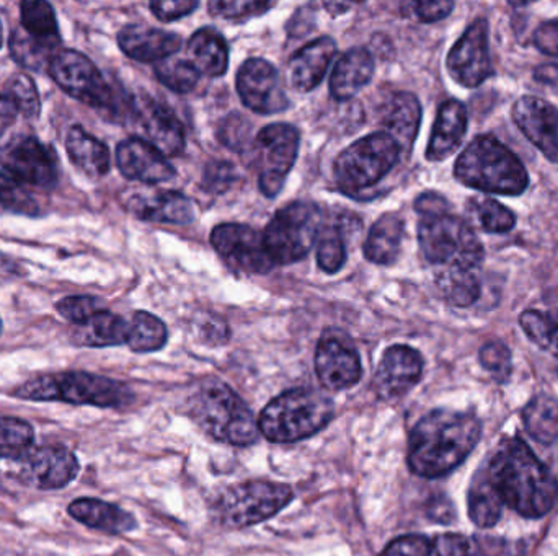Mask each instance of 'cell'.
<instances>
[{
    "label": "cell",
    "mask_w": 558,
    "mask_h": 556,
    "mask_svg": "<svg viewBox=\"0 0 558 556\" xmlns=\"http://www.w3.org/2000/svg\"><path fill=\"white\" fill-rule=\"evenodd\" d=\"M422 375L423 358L416 349L390 346L377 366L373 388L380 400H399L418 384Z\"/></svg>",
    "instance_id": "19"
},
{
    "label": "cell",
    "mask_w": 558,
    "mask_h": 556,
    "mask_svg": "<svg viewBox=\"0 0 558 556\" xmlns=\"http://www.w3.org/2000/svg\"><path fill=\"white\" fill-rule=\"evenodd\" d=\"M126 208L143 221L162 224H190L195 219V206L179 191L133 193Z\"/></svg>",
    "instance_id": "23"
},
{
    "label": "cell",
    "mask_w": 558,
    "mask_h": 556,
    "mask_svg": "<svg viewBox=\"0 0 558 556\" xmlns=\"http://www.w3.org/2000/svg\"><path fill=\"white\" fill-rule=\"evenodd\" d=\"M416 212L420 215L433 214V212L446 211L451 209L445 196L436 195V193H425L415 201Z\"/></svg>",
    "instance_id": "57"
},
{
    "label": "cell",
    "mask_w": 558,
    "mask_h": 556,
    "mask_svg": "<svg viewBox=\"0 0 558 556\" xmlns=\"http://www.w3.org/2000/svg\"><path fill=\"white\" fill-rule=\"evenodd\" d=\"M299 131L291 124L275 123L264 127L255 139V165L260 191L275 198L298 159Z\"/></svg>",
    "instance_id": "12"
},
{
    "label": "cell",
    "mask_w": 558,
    "mask_h": 556,
    "mask_svg": "<svg viewBox=\"0 0 558 556\" xmlns=\"http://www.w3.org/2000/svg\"><path fill=\"white\" fill-rule=\"evenodd\" d=\"M69 159L90 178H100L110 170V150L84 127L72 126L65 137Z\"/></svg>",
    "instance_id": "32"
},
{
    "label": "cell",
    "mask_w": 558,
    "mask_h": 556,
    "mask_svg": "<svg viewBox=\"0 0 558 556\" xmlns=\"http://www.w3.org/2000/svg\"><path fill=\"white\" fill-rule=\"evenodd\" d=\"M402 150L389 134L374 133L356 140L335 160L333 178L350 196L377 185L399 163Z\"/></svg>",
    "instance_id": "8"
},
{
    "label": "cell",
    "mask_w": 558,
    "mask_h": 556,
    "mask_svg": "<svg viewBox=\"0 0 558 556\" xmlns=\"http://www.w3.org/2000/svg\"><path fill=\"white\" fill-rule=\"evenodd\" d=\"M16 460L22 482L38 490L64 489L81 472L77 457L61 446L38 447Z\"/></svg>",
    "instance_id": "17"
},
{
    "label": "cell",
    "mask_w": 558,
    "mask_h": 556,
    "mask_svg": "<svg viewBox=\"0 0 558 556\" xmlns=\"http://www.w3.org/2000/svg\"><path fill=\"white\" fill-rule=\"evenodd\" d=\"M275 2H251V0H215L208 9L213 16L225 20H247L252 16L264 15L274 9Z\"/></svg>",
    "instance_id": "47"
},
{
    "label": "cell",
    "mask_w": 558,
    "mask_h": 556,
    "mask_svg": "<svg viewBox=\"0 0 558 556\" xmlns=\"http://www.w3.org/2000/svg\"><path fill=\"white\" fill-rule=\"evenodd\" d=\"M35 431L20 418H0V459H20L28 453Z\"/></svg>",
    "instance_id": "42"
},
{
    "label": "cell",
    "mask_w": 558,
    "mask_h": 556,
    "mask_svg": "<svg viewBox=\"0 0 558 556\" xmlns=\"http://www.w3.org/2000/svg\"><path fill=\"white\" fill-rule=\"evenodd\" d=\"M351 5H348V3H325V9L328 10V12H333L335 9H340V13L347 12L348 9H350Z\"/></svg>",
    "instance_id": "60"
},
{
    "label": "cell",
    "mask_w": 558,
    "mask_h": 556,
    "mask_svg": "<svg viewBox=\"0 0 558 556\" xmlns=\"http://www.w3.org/2000/svg\"><path fill=\"white\" fill-rule=\"evenodd\" d=\"M20 20H22L20 28L33 38L52 46H58L61 42L58 18H56L54 9L48 2H43V0L23 2L20 5Z\"/></svg>",
    "instance_id": "38"
},
{
    "label": "cell",
    "mask_w": 558,
    "mask_h": 556,
    "mask_svg": "<svg viewBox=\"0 0 558 556\" xmlns=\"http://www.w3.org/2000/svg\"><path fill=\"white\" fill-rule=\"evenodd\" d=\"M156 75L167 88L177 94H190L199 82V72L192 62L183 59H166L156 65Z\"/></svg>",
    "instance_id": "43"
},
{
    "label": "cell",
    "mask_w": 558,
    "mask_h": 556,
    "mask_svg": "<svg viewBox=\"0 0 558 556\" xmlns=\"http://www.w3.org/2000/svg\"><path fill=\"white\" fill-rule=\"evenodd\" d=\"M433 555L435 556H468L469 542L462 535L446 534L438 538L436 544H433ZM432 555V556H433Z\"/></svg>",
    "instance_id": "56"
},
{
    "label": "cell",
    "mask_w": 558,
    "mask_h": 556,
    "mask_svg": "<svg viewBox=\"0 0 558 556\" xmlns=\"http://www.w3.org/2000/svg\"><path fill=\"white\" fill-rule=\"evenodd\" d=\"M0 165L23 185L51 188L58 183V160L51 147L33 136H16L0 149Z\"/></svg>",
    "instance_id": "14"
},
{
    "label": "cell",
    "mask_w": 558,
    "mask_h": 556,
    "mask_svg": "<svg viewBox=\"0 0 558 556\" xmlns=\"http://www.w3.org/2000/svg\"><path fill=\"white\" fill-rule=\"evenodd\" d=\"M251 137V123L242 114H231L219 126V139L232 150H244Z\"/></svg>",
    "instance_id": "50"
},
{
    "label": "cell",
    "mask_w": 558,
    "mask_h": 556,
    "mask_svg": "<svg viewBox=\"0 0 558 556\" xmlns=\"http://www.w3.org/2000/svg\"><path fill=\"white\" fill-rule=\"evenodd\" d=\"M468 110L459 100H448L439 107L429 137L426 159L441 162L456 152L468 133Z\"/></svg>",
    "instance_id": "26"
},
{
    "label": "cell",
    "mask_w": 558,
    "mask_h": 556,
    "mask_svg": "<svg viewBox=\"0 0 558 556\" xmlns=\"http://www.w3.org/2000/svg\"><path fill=\"white\" fill-rule=\"evenodd\" d=\"M234 182V166L226 162H213L206 170V188L209 191H225Z\"/></svg>",
    "instance_id": "54"
},
{
    "label": "cell",
    "mask_w": 558,
    "mask_h": 556,
    "mask_svg": "<svg viewBox=\"0 0 558 556\" xmlns=\"http://www.w3.org/2000/svg\"><path fill=\"white\" fill-rule=\"evenodd\" d=\"M49 75L52 81L75 100L82 101L92 108L117 107L113 90L98 71L97 65L74 49H62L56 52L49 62Z\"/></svg>",
    "instance_id": "11"
},
{
    "label": "cell",
    "mask_w": 558,
    "mask_h": 556,
    "mask_svg": "<svg viewBox=\"0 0 558 556\" xmlns=\"http://www.w3.org/2000/svg\"><path fill=\"white\" fill-rule=\"evenodd\" d=\"M422 123V104L418 98L409 91H397L384 104V133L393 137L402 153L412 150L413 143L418 136Z\"/></svg>",
    "instance_id": "27"
},
{
    "label": "cell",
    "mask_w": 558,
    "mask_h": 556,
    "mask_svg": "<svg viewBox=\"0 0 558 556\" xmlns=\"http://www.w3.org/2000/svg\"><path fill=\"white\" fill-rule=\"evenodd\" d=\"M190 415L209 437L229 446H252L260 434L248 405L222 382L203 385L192 398Z\"/></svg>",
    "instance_id": "5"
},
{
    "label": "cell",
    "mask_w": 558,
    "mask_h": 556,
    "mask_svg": "<svg viewBox=\"0 0 558 556\" xmlns=\"http://www.w3.org/2000/svg\"><path fill=\"white\" fill-rule=\"evenodd\" d=\"M534 45L544 54L558 58V18L544 22L534 33Z\"/></svg>",
    "instance_id": "55"
},
{
    "label": "cell",
    "mask_w": 558,
    "mask_h": 556,
    "mask_svg": "<svg viewBox=\"0 0 558 556\" xmlns=\"http://www.w3.org/2000/svg\"><path fill=\"white\" fill-rule=\"evenodd\" d=\"M520 325L534 345L558 359V309L526 310L521 313Z\"/></svg>",
    "instance_id": "39"
},
{
    "label": "cell",
    "mask_w": 558,
    "mask_h": 556,
    "mask_svg": "<svg viewBox=\"0 0 558 556\" xmlns=\"http://www.w3.org/2000/svg\"><path fill=\"white\" fill-rule=\"evenodd\" d=\"M238 91L245 107L258 114H277L289 108L277 69L265 59L244 62L239 69Z\"/></svg>",
    "instance_id": "18"
},
{
    "label": "cell",
    "mask_w": 558,
    "mask_h": 556,
    "mask_svg": "<svg viewBox=\"0 0 558 556\" xmlns=\"http://www.w3.org/2000/svg\"><path fill=\"white\" fill-rule=\"evenodd\" d=\"M485 472L505 505L524 518H543L556 505V475L520 437L505 440Z\"/></svg>",
    "instance_id": "2"
},
{
    "label": "cell",
    "mask_w": 558,
    "mask_h": 556,
    "mask_svg": "<svg viewBox=\"0 0 558 556\" xmlns=\"http://www.w3.org/2000/svg\"><path fill=\"white\" fill-rule=\"evenodd\" d=\"M0 48H2V25H0Z\"/></svg>",
    "instance_id": "61"
},
{
    "label": "cell",
    "mask_w": 558,
    "mask_h": 556,
    "mask_svg": "<svg viewBox=\"0 0 558 556\" xmlns=\"http://www.w3.org/2000/svg\"><path fill=\"white\" fill-rule=\"evenodd\" d=\"M58 312L64 317L65 320L72 323V325H81V323L87 322L90 317L95 313L104 310V304L97 297L90 296H72L65 297V299L59 300L56 304Z\"/></svg>",
    "instance_id": "48"
},
{
    "label": "cell",
    "mask_w": 558,
    "mask_h": 556,
    "mask_svg": "<svg viewBox=\"0 0 558 556\" xmlns=\"http://www.w3.org/2000/svg\"><path fill=\"white\" fill-rule=\"evenodd\" d=\"M481 365L494 374L497 381L504 382L511 374V351L505 343L490 342L482 346Z\"/></svg>",
    "instance_id": "49"
},
{
    "label": "cell",
    "mask_w": 558,
    "mask_h": 556,
    "mask_svg": "<svg viewBox=\"0 0 558 556\" xmlns=\"http://www.w3.org/2000/svg\"><path fill=\"white\" fill-rule=\"evenodd\" d=\"M433 542L425 535H402L390 542L379 556H432Z\"/></svg>",
    "instance_id": "51"
},
{
    "label": "cell",
    "mask_w": 558,
    "mask_h": 556,
    "mask_svg": "<svg viewBox=\"0 0 558 556\" xmlns=\"http://www.w3.org/2000/svg\"><path fill=\"white\" fill-rule=\"evenodd\" d=\"M409 7L420 22L435 23L449 16L454 9V2H412Z\"/></svg>",
    "instance_id": "53"
},
{
    "label": "cell",
    "mask_w": 558,
    "mask_h": 556,
    "mask_svg": "<svg viewBox=\"0 0 558 556\" xmlns=\"http://www.w3.org/2000/svg\"><path fill=\"white\" fill-rule=\"evenodd\" d=\"M136 116L147 143L153 144L163 156H182L185 150V131L169 108L146 98L137 104Z\"/></svg>",
    "instance_id": "22"
},
{
    "label": "cell",
    "mask_w": 558,
    "mask_h": 556,
    "mask_svg": "<svg viewBox=\"0 0 558 556\" xmlns=\"http://www.w3.org/2000/svg\"><path fill=\"white\" fill-rule=\"evenodd\" d=\"M190 62L199 74L221 77L228 72L229 48L225 36L218 29H198L189 41Z\"/></svg>",
    "instance_id": "30"
},
{
    "label": "cell",
    "mask_w": 558,
    "mask_h": 556,
    "mask_svg": "<svg viewBox=\"0 0 558 556\" xmlns=\"http://www.w3.org/2000/svg\"><path fill=\"white\" fill-rule=\"evenodd\" d=\"M294 498L284 483L254 480L226 490L216 502V516L228 529H245L274 518Z\"/></svg>",
    "instance_id": "9"
},
{
    "label": "cell",
    "mask_w": 558,
    "mask_h": 556,
    "mask_svg": "<svg viewBox=\"0 0 558 556\" xmlns=\"http://www.w3.org/2000/svg\"><path fill=\"white\" fill-rule=\"evenodd\" d=\"M68 511L81 524L111 535L126 534L137 528L133 515L101 499H75L69 505Z\"/></svg>",
    "instance_id": "28"
},
{
    "label": "cell",
    "mask_w": 558,
    "mask_h": 556,
    "mask_svg": "<svg viewBox=\"0 0 558 556\" xmlns=\"http://www.w3.org/2000/svg\"><path fill=\"white\" fill-rule=\"evenodd\" d=\"M23 276V270L20 264L7 255L0 254V286L13 283Z\"/></svg>",
    "instance_id": "59"
},
{
    "label": "cell",
    "mask_w": 558,
    "mask_h": 556,
    "mask_svg": "<svg viewBox=\"0 0 558 556\" xmlns=\"http://www.w3.org/2000/svg\"><path fill=\"white\" fill-rule=\"evenodd\" d=\"M322 212L308 201L292 202L275 214L264 234L275 264H289L307 257L318 240Z\"/></svg>",
    "instance_id": "10"
},
{
    "label": "cell",
    "mask_w": 558,
    "mask_h": 556,
    "mask_svg": "<svg viewBox=\"0 0 558 556\" xmlns=\"http://www.w3.org/2000/svg\"><path fill=\"white\" fill-rule=\"evenodd\" d=\"M405 225L397 214H386L371 227L364 244V255L376 264H392L402 247Z\"/></svg>",
    "instance_id": "33"
},
{
    "label": "cell",
    "mask_w": 558,
    "mask_h": 556,
    "mask_svg": "<svg viewBox=\"0 0 558 556\" xmlns=\"http://www.w3.org/2000/svg\"><path fill=\"white\" fill-rule=\"evenodd\" d=\"M468 503L469 516L477 528H494L500 521L505 503L485 469L472 480Z\"/></svg>",
    "instance_id": "34"
},
{
    "label": "cell",
    "mask_w": 558,
    "mask_h": 556,
    "mask_svg": "<svg viewBox=\"0 0 558 556\" xmlns=\"http://www.w3.org/2000/svg\"><path fill=\"white\" fill-rule=\"evenodd\" d=\"M199 3L196 0H159L150 3V10L160 22H175L190 15L193 10L198 9Z\"/></svg>",
    "instance_id": "52"
},
{
    "label": "cell",
    "mask_w": 558,
    "mask_h": 556,
    "mask_svg": "<svg viewBox=\"0 0 558 556\" xmlns=\"http://www.w3.org/2000/svg\"><path fill=\"white\" fill-rule=\"evenodd\" d=\"M429 518L433 521L449 524L454 521V506L448 498H438L429 505Z\"/></svg>",
    "instance_id": "58"
},
{
    "label": "cell",
    "mask_w": 558,
    "mask_h": 556,
    "mask_svg": "<svg viewBox=\"0 0 558 556\" xmlns=\"http://www.w3.org/2000/svg\"><path fill=\"white\" fill-rule=\"evenodd\" d=\"M337 52V45L330 36H322L299 49L288 65L292 88L302 94L314 90L327 74L328 65Z\"/></svg>",
    "instance_id": "25"
},
{
    "label": "cell",
    "mask_w": 558,
    "mask_h": 556,
    "mask_svg": "<svg viewBox=\"0 0 558 556\" xmlns=\"http://www.w3.org/2000/svg\"><path fill=\"white\" fill-rule=\"evenodd\" d=\"M527 433L541 444H554L558 440V400L549 395H537L523 411Z\"/></svg>",
    "instance_id": "36"
},
{
    "label": "cell",
    "mask_w": 558,
    "mask_h": 556,
    "mask_svg": "<svg viewBox=\"0 0 558 556\" xmlns=\"http://www.w3.org/2000/svg\"><path fill=\"white\" fill-rule=\"evenodd\" d=\"M13 397L33 401H64L98 408H124L134 400L130 387L88 372L39 375L12 392Z\"/></svg>",
    "instance_id": "6"
},
{
    "label": "cell",
    "mask_w": 558,
    "mask_h": 556,
    "mask_svg": "<svg viewBox=\"0 0 558 556\" xmlns=\"http://www.w3.org/2000/svg\"><path fill=\"white\" fill-rule=\"evenodd\" d=\"M118 45L134 61L162 62L179 52L182 38L166 29L130 25L118 33Z\"/></svg>",
    "instance_id": "24"
},
{
    "label": "cell",
    "mask_w": 558,
    "mask_h": 556,
    "mask_svg": "<svg viewBox=\"0 0 558 556\" xmlns=\"http://www.w3.org/2000/svg\"><path fill=\"white\" fill-rule=\"evenodd\" d=\"M418 242L423 257L441 270H481L485 250L474 228L451 209L420 215Z\"/></svg>",
    "instance_id": "7"
},
{
    "label": "cell",
    "mask_w": 558,
    "mask_h": 556,
    "mask_svg": "<svg viewBox=\"0 0 558 556\" xmlns=\"http://www.w3.org/2000/svg\"><path fill=\"white\" fill-rule=\"evenodd\" d=\"M333 415V401L320 392L292 388L264 408L258 428L270 443H298L324 430Z\"/></svg>",
    "instance_id": "4"
},
{
    "label": "cell",
    "mask_w": 558,
    "mask_h": 556,
    "mask_svg": "<svg viewBox=\"0 0 558 556\" xmlns=\"http://www.w3.org/2000/svg\"><path fill=\"white\" fill-rule=\"evenodd\" d=\"M514 124L550 162L558 163V108L539 97H521L513 104Z\"/></svg>",
    "instance_id": "20"
},
{
    "label": "cell",
    "mask_w": 558,
    "mask_h": 556,
    "mask_svg": "<svg viewBox=\"0 0 558 556\" xmlns=\"http://www.w3.org/2000/svg\"><path fill=\"white\" fill-rule=\"evenodd\" d=\"M211 245L229 267L242 273L267 274L277 267L264 235L251 225H218L211 232Z\"/></svg>",
    "instance_id": "13"
},
{
    "label": "cell",
    "mask_w": 558,
    "mask_h": 556,
    "mask_svg": "<svg viewBox=\"0 0 558 556\" xmlns=\"http://www.w3.org/2000/svg\"><path fill=\"white\" fill-rule=\"evenodd\" d=\"M56 46L33 38L22 28L16 29L12 39H10V51H12L13 59L20 62L23 67L33 69V71H38L45 65L49 67V62L56 54V52H52Z\"/></svg>",
    "instance_id": "41"
},
{
    "label": "cell",
    "mask_w": 558,
    "mask_h": 556,
    "mask_svg": "<svg viewBox=\"0 0 558 556\" xmlns=\"http://www.w3.org/2000/svg\"><path fill=\"white\" fill-rule=\"evenodd\" d=\"M128 342L131 351L156 353L166 346L169 339L166 323L149 312H136L131 317Z\"/></svg>",
    "instance_id": "37"
},
{
    "label": "cell",
    "mask_w": 558,
    "mask_h": 556,
    "mask_svg": "<svg viewBox=\"0 0 558 556\" xmlns=\"http://www.w3.org/2000/svg\"><path fill=\"white\" fill-rule=\"evenodd\" d=\"M448 72L459 85L475 88L494 75L487 20L477 18L468 26L448 54Z\"/></svg>",
    "instance_id": "15"
},
{
    "label": "cell",
    "mask_w": 558,
    "mask_h": 556,
    "mask_svg": "<svg viewBox=\"0 0 558 556\" xmlns=\"http://www.w3.org/2000/svg\"><path fill=\"white\" fill-rule=\"evenodd\" d=\"M482 423L475 415L433 410L413 428L409 440V467L423 479H441L454 472L477 446Z\"/></svg>",
    "instance_id": "1"
},
{
    "label": "cell",
    "mask_w": 558,
    "mask_h": 556,
    "mask_svg": "<svg viewBox=\"0 0 558 556\" xmlns=\"http://www.w3.org/2000/svg\"><path fill=\"white\" fill-rule=\"evenodd\" d=\"M454 176L462 185L490 195L520 196L530 186L526 166L494 136H477L462 150Z\"/></svg>",
    "instance_id": "3"
},
{
    "label": "cell",
    "mask_w": 558,
    "mask_h": 556,
    "mask_svg": "<svg viewBox=\"0 0 558 556\" xmlns=\"http://www.w3.org/2000/svg\"><path fill=\"white\" fill-rule=\"evenodd\" d=\"M117 163L128 180L146 185L169 182L175 176V170L166 156L141 137H130L118 146Z\"/></svg>",
    "instance_id": "21"
},
{
    "label": "cell",
    "mask_w": 558,
    "mask_h": 556,
    "mask_svg": "<svg viewBox=\"0 0 558 556\" xmlns=\"http://www.w3.org/2000/svg\"><path fill=\"white\" fill-rule=\"evenodd\" d=\"M471 211L487 234H508L517 225L514 212L488 196L472 199Z\"/></svg>",
    "instance_id": "40"
},
{
    "label": "cell",
    "mask_w": 558,
    "mask_h": 556,
    "mask_svg": "<svg viewBox=\"0 0 558 556\" xmlns=\"http://www.w3.org/2000/svg\"><path fill=\"white\" fill-rule=\"evenodd\" d=\"M374 74L373 54L366 48H353L344 52L330 77V91L335 100H350L361 88L369 84Z\"/></svg>",
    "instance_id": "29"
},
{
    "label": "cell",
    "mask_w": 558,
    "mask_h": 556,
    "mask_svg": "<svg viewBox=\"0 0 558 556\" xmlns=\"http://www.w3.org/2000/svg\"><path fill=\"white\" fill-rule=\"evenodd\" d=\"M3 94L12 101L16 113L23 114V116L26 118L38 116L39 110H41V103H39L38 90H36L35 84H33L28 75L16 74L15 77L7 84Z\"/></svg>",
    "instance_id": "46"
},
{
    "label": "cell",
    "mask_w": 558,
    "mask_h": 556,
    "mask_svg": "<svg viewBox=\"0 0 558 556\" xmlns=\"http://www.w3.org/2000/svg\"><path fill=\"white\" fill-rule=\"evenodd\" d=\"M317 263L325 273L335 274L347 261V245L338 227H327L318 235Z\"/></svg>",
    "instance_id": "45"
},
{
    "label": "cell",
    "mask_w": 558,
    "mask_h": 556,
    "mask_svg": "<svg viewBox=\"0 0 558 556\" xmlns=\"http://www.w3.org/2000/svg\"><path fill=\"white\" fill-rule=\"evenodd\" d=\"M130 323L123 317L114 316L108 310L95 313L87 322L75 325L72 330V343L85 348H108L128 342Z\"/></svg>",
    "instance_id": "31"
},
{
    "label": "cell",
    "mask_w": 558,
    "mask_h": 556,
    "mask_svg": "<svg viewBox=\"0 0 558 556\" xmlns=\"http://www.w3.org/2000/svg\"><path fill=\"white\" fill-rule=\"evenodd\" d=\"M0 205L15 214L29 215V218H36L39 214L38 202L33 198L32 193L23 183L2 170H0Z\"/></svg>",
    "instance_id": "44"
},
{
    "label": "cell",
    "mask_w": 558,
    "mask_h": 556,
    "mask_svg": "<svg viewBox=\"0 0 558 556\" xmlns=\"http://www.w3.org/2000/svg\"><path fill=\"white\" fill-rule=\"evenodd\" d=\"M315 372L322 387L341 392L354 387L361 381L363 366L356 348L347 336L327 332L315 351Z\"/></svg>",
    "instance_id": "16"
},
{
    "label": "cell",
    "mask_w": 558,
    "mask_h": 556,
    "mask_svg": "<svg viewBox=\"0 0 558 556\" xmlns=\"http://www.w3.org/2000/svg\"><path fill=\"white\" fill-rule=\"evenodd\" d=\"M468 556H482V555H468Z\"/></svg>",
    "instance_id": "63"
},
{
    "label": "cell",
    "mask_w": 558,
    "mask_h": 556,
    "mask_svg": "<svg viewBox=\"0 0 558 556\" xmlns=\"http://www.w3.org/2000/svg\"><path fill=\"white\" fill-rule=\"evenodd\" d=\"M436 286L451 306L469 307L477 302L482 293L477 271L448 268L436 276Z\"/></svg>",
    "instance_id": "35"
},
{
    "label": "cell",
    "mask_w": 558,
    "mask_h": 556,
    "mask_svg": "<svg viewBox=\"0 0 558 556\" xmlns=\"http://www.w3.org/2000/svg\"><path fill=\"white\" fill-rule=\"evenodd\" d=\"M0 332H2V322H0Z\"/></svg>",
    "instance_id": "62"
}]
</instances>
